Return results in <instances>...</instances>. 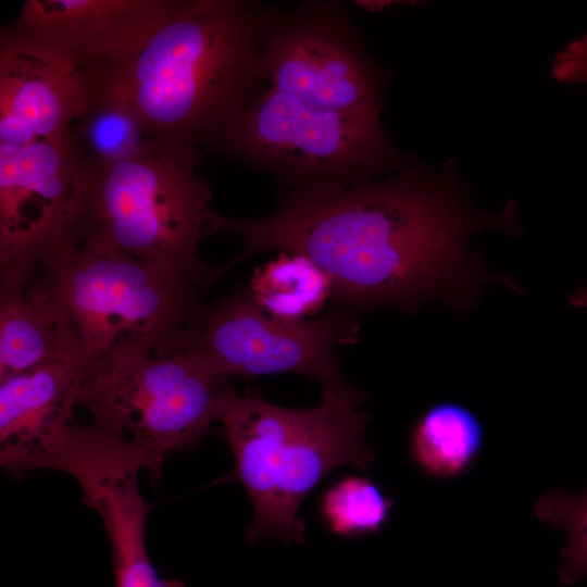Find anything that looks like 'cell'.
<instances>
[{
    "instance_id": "obj_1",
    "label": "cell",
    "mask_w": 587,
    "mask_h": 587,
    "mask_svg": "<svg viewBox=\"0 0 587 587\" xmlns=\"http://www.w3.org/2000/svg\"><path fill=\"white\" fill-rule=\"evenodd\" d=\"M511 212L472 214L449 179L410 166L338 195L286 191L262 218L212 209L207 235L230 233L243 242L238 255L213 267L215 282L255 254L298 253L330 277V307L357 316L382 305L413 313L434 300L458 308L474 301L487 277L466 238L479 227L504 226Z\"/></svg>"
},
{
    "instance_id": "obj_2",
    "label": "cell",
    "mask_w": 587,
    "mask_h": 587,
    "mask_svg": "<svg viewBox=\"0 0 587 587\" xmlns=\"http://www.w3.org/2000/svg\"><path fill=\"white\" fill-rule=\"evenodd\" d=\"M260 3L178 0L134 48L76 73L88 96L122 102L161 152L196 167L199 148L266 88Z\"/></svg>"
},
{
    "instance_id": "obj_3",
    "label": "cell",
    "mask_w": 587,
    "mask_h": 587,
    "mask_svg": "<svg viewBox=\"0 0 587 587\" xmlns=\"http://www.w3.org/2000/svg\"><path fill=\"white\" fill-rule=\"evenodd\" d=\"M0 283L24 286L51 315L60 357L78 371L80 390L122 364L185 350L202 303L174 271L55 232L0 268Z\"/></svg>"
},
{
    "instance_id": "obj_4",
    "label": "cell",
    "mask_w": 587,
    "mask_h": 587,
    "mask_svg": "<svg viewBox=\"0 0 587 587\" xmlns=\"http://www.w3.org/2000/svg\"><path fill=\"white\" fill-rule=\"evenodd\" d=\"M367 399L347 384L322 389L321 403L303 409L271 403L259 392L239 395L233 386L225 392L216 422L235 466L224 480L240 482L251 500L249 545L267 537L302 542L305 497L339 466L372 465L374 452L363 441Z\"/></svg>"
},
{
    "instance_id": "obj_5",
    "label": "cell",
    "mask_w": 587,
    "mask_h": 587,
    "mask_svg": "<svg viewBox=\"0 0 587 587\" xmlns=\"http://www.w3.org/2000/svg\"><path fill=\"white\" fill-rule=\"evenodd\" d=\"M195 168L164 153L79 163L50 232L174 271L203 295L212 266L200 260L198 249L208 237L211 189Z\"/></svg>"
},
{
    "instance_id": "obj_6",
    "label": "cell",
    "mask_w": 587,
    "mask_h": 587,
    "mask_svg": "<svg viewBox=\"0 0 587 587\" xmlns=\"http://www.w3.org/2000/svg\"><path fill=\"white\" fill-rule=\"evenodd\" d=\"M205 146L270 175L286 191L317 196L410 167L380 114L314 108L270 86Z\"/></svg>"
},
{
    "instance_id": "obj_7",
    "label": "cell",
    "mask_w": 587,
    "mask_h": 587,
    "mask_svg": "<svg viewBox=\"0 0 587 587\" xmlns=\"http://www.w3.org/2000/svg\"><path fill=\"white\" fill-rule=\"evenodd\" d=\"M230 378L183 350L122 364L85 386L79 404L95 422L129 440L145 455L158 485L173 452L196 448L209 433Z\"/></svg>"
},
{
    "instance_id": "obj_8",
    "label": "cell",
    "mask_w": 587,
    "mask_h": 587,
    "mask_svg": "<svg viewBox=\"0 0 587 587\" xmlns=\"http://www.w3.org/2000/svg\"><path fill=\"white\" fill-rule=\"evenodd\" d=\"M257 27L270 87L314 108L382 113L388 74L339 1L261 2Z\"/></svg>"
},
{
    "instance_id": "obj_9",
    "label": "cell",
    "mask_w": 587,
    "mask_h": 587,
    "mask_svg": "<svg viewBox=\"0 0 587 587\" xmlns=\"http://www.w3.org/2000/svg\"><path fill=\"white\" fill-rule=\"evenodd\" d=\"M358 319L330 307L316 319L282 321L263 312L241 285L201 303L185 350L229 378L291 373L314 379L322 389L335 388L347 384L335 349L358 340Z\"/></svg>"
},
{
    "instance_id": "obj_10",
    "label": "cell",
    "mask_w": 587,
    "mask_h": 587,
    "mask_svg": "<svg viewBox=\"0 0 587 587\" xmlns=\"http://www.w3.org/2000/svg\"><path fill=\"white\" fill-rule=\"evenodd\" d=\"M178 0H26L0 32V49L60 62L74 72L130 50L164 23Z\"/></svg>"
},
{
    "instance_id": "obj_11",
    "label": "cell",
    "mask_w": 587,
    "mask_h": 587,
    "mask_svg": "<svg viewBox=\"0 0 587 587\" xmlns=\"http://www.w3.org/2000/svg\"><path fill=\"white\" fill-rule=\"evenodd\" d=\"M63 473L83 490V501L100 516L109 540L115 587H187L155 571L147 548L152 504L141 495L142 454L129 441L95 430L68 457Z\"/></svg>"
},
{
    "instance_id": "obj_12",
    "label": "cell",
    "mask_w": 587,
    "mask_h": 587,
    "mask_svg": "<svg viewBox=\"0 0 587 587\" xmlns=\"http://www.w3.org/2000/svg\"><path fill=\"white\" fill-rule=\"evenodd\" d=\"M79 165L71 134L0 143V267L29 254L62 214Z\"/></svg>"
},
{
    "instance_id": "obj_13",
    "label": "cell",
    "mask_w": 587,
    "mask_h": 587,
    "mask_svg": "<svg viewBox=\"0 0 587 587\" xmlns=\"http://www.w3.org/2000/svg\"><path fill=\"white\" fill-rule=\"evenodd\" d=\"M80 379L76 367L53 358L0 379V463L14 477L40 470L60 432L74 421Z\"/></svg>"
},
{
    "instance_id": "obj_14",
    "label": "cell",
    "mask_w": 587,
    "mask_h": 587,
    "mask_svg": "<svg viewBox=\"0 0 587 587\" xmlns=\"http://www.w3.org/2000/svg\"><path fill=\"white\" fill-rule=\"evenodd\" d=\"M88 92L71 67L17 49H0V143L66 137Z\"/></svg>"
},
{
    "instance_id": "obj_15",
    "label": "cell",
    "mask_w": 587,
    "mask_h": 587,
    "mask_svg": "<svg viewBox=\"0 0 587 587\" xmlns=\"http://www.w3.org/2000/svg\"><path fill=\"white\" fill-rule=\"evenodd\" d=\"M253 301L267 315L299 322L320 310L332 297L330 277L302 254L279 252L255 270L247 284Z\"/></svg>"
},
{
    "instance_id": "obj_16",
    "label": "cell",
    "mask_w": 587,
    "mask_h": 587,
    "mask_svg": "<svg viewBox=\"0 0 587 587\" xmlns=\"http://www.w3.org/2000/svg\"><path fill=\"white\" fill-rule=\"evenodd\" d=\"M482 441L483 428L473 412L454 402H441L419 417L410 449L423 471L436 477H452L470 466Z\"/></svg>"
},
{
    "instance_id": "obj_17",
    "label": "cell",
    "mask_w": 587,
    "mask_h": 587,
    "mask_svg": "<svg viewBox=\"0 0 587 587\" xmlns=\"http://www.w3.org/2000/svg\"><path fill=\"white\" fill-rule=\"evenodd\" d=\"M70 130L79 163L110 164L163 153L139 117L122 102L107 97L88 96Z\"/></svg>"
},
{
    "instance_id": "obj_18",
    "label": "cell",
    "mask_w": 587,
    "mask_h": 587,
    "mask_svg": "<svg viewBox=\"0 0 587 587\" xmlns=\"http://www.w3.org/2000/svg\"><path fill=\"white\" fill-rule=\"evenodd\" d=\"M61 358L55 325L20 284L0 283V379Z\"/></svg>"
},
{
    "instance_id": "obj_19",
    "label": "cell",
    "mask_w": 587,
    "mask_h": 587,
    "mask_svg": "<svg viewBox=\"0 0 587 587\" xmlns=\"http://www.w3.org/2000/svg\"><path fill=\"white\" fill-rule=\"evenodd\" d=\"M392 504L373 480L350 474L323 491L319 511L333 535L354 538L379 530L387 522Z\"/></svg>"
},
{
    "instance_id": "obj_20",
    "label": "cell",
    "mask_w": 587,
    "mask_h": 587,
    "mask_svg": "<svg viewBox=\"0 0 587 587\" xmlns=\"http://www.w3.org/2000/svg\"><path fill=\"white\" fill-rule=\"evenodd\" d=\"M534 512L544 522L566 533L560 552L559 580L573 585L587 576V491L553 489L542 495Z\"/></svg>"
},
{
    "instance_id": "obj_21",
    "label": "cell",
    "mask_w": 587,
    "mask_h": 587,
    "mask_svg": "<svg viewBox=\"0 0 587 587\" xmlns=\"http://www.w3.org/2000/svg\"><path fill=\"white\" fill-rule=\"evenodd\" d=\"M552 74L560 83L587 85V34L554 57Z\"/></svg>"
},
{
    "instance_id": "obj_22",
    "label": "cell",
    "mask_w": 587,
    "mask_h": 587,
    "mask_svg": "<svg viewBox=\"0 0 587 587\" xmlns=\"http://www.w3.org/2000/svg\"><path fill=\"white\" fill-rule=\"evenodd\" d=\"M569 301L573 307H587V287L576 291L569 297Z\"/></svg>"
}]
</instances>
